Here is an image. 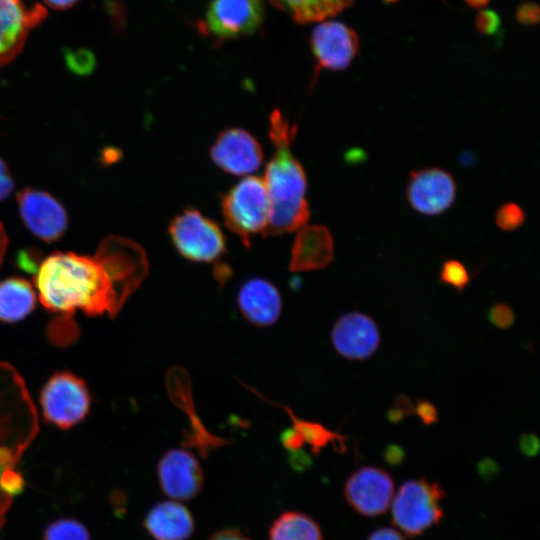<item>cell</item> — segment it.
<instances>
[{
	"mask_svg": "<svg viewBox=\"0 0 540 540\" xmlns=\"http://www.w3.org/2000/svg\"><path fill=\"white\" fill-rule=\"evenodd\" d=\"M148 274L145 251L136 242L108 236L93 255L55 252L36 268L35 287L49 311L72 316H117Z\"/></svg>",
	"mask_w": 540,
	"mask_h": 540,
	"instance_id": "6da1fadb",
	"label": "cell"
},
{
	"mask_svg": "<svg viewBox=\"0 0 540 540\" xmlns=\"http://www.w3.org/2000/svg\"><path fill=\"white\" fill-rule=\"evenodd\" d=\"M296 131V125L290 124L280 110L272 111L268 134L275 152L266 166L263 178L270 203L265 236L295 231L302 228L310 217L309 204L305 198V171L290 150Z\"/></svg>",
	"mask_w": 540,
	"mask_h": 540,
	"instance_id": "7a4b0ae2",
	"label": "cell"
},
{
	"mask_svg": "<svg viewBox=\"0 0 540 540\" xmlns=\"http://www.w3.org/2000/svg\"><path fill=\"white\" fill-rule=\"evenodd\" d=\"M38 430L36 408L23 378L11 364L0 362V531L13 502L4 491V478L16 469Z\"/></svg>",
	"mask_w": 540,
	"mask_h": 540,
	"instance_id": "3957f363",
	"label": "cell"
},
{
	"mask_svg": "<svg viewBox=\"0 0 540 540\" xmlns=\"http://www.w3.org/2000/svg\"><path fill=\"white\" fill-rule=\"evenodd\" d=\"M270 203L262 178L248 176L235 184L221 199L225 225L237 234L243 244L250 237L265 235L269 220Z\"/></svg>",
	"mask_w": 540,
	"mask_h": 540,
	"instance_id": "277c9868",
	"label": "cell"
},
{
	"mask_svg": "<svg viewBox=\"0 0 540 540\" xmlns=\"http://www.w3.org/2000/svg\"><path fill=\"white\" fill-rule=\"evenodd\" d=\"M443 489L436 482L413 479L403 483L391 502L394 525L408 536H418L443 516Z\"/></svg>",
	"mask_w": 540,
	"mask_h": 540,
	"instance_id": "5b68a950",
	"label": "cell"
},
{
	"mask_svg": "<svg viewBox=\"0 0 540 540\" xmlns=\"http://www.w3.org/2000/svg\"><path fill=\"white\" fill-rule=\"evenodd\" d=\"M169 235L177 251L195 262H213L226 251L220 227L197 209L188 207L169 225Z\"/></svg>",
	"mask_w": 540,
	"mask_h": 540,
	"instance_id": "8992f818",
	"label": "cell"
},
{
	"mask_svg": "<svg viewBox=\"0 0 540 540\" xmlns=\"http://www.w3.org/2000/svg\"><path fill=\"white\" fill-rule=\"evenodd\" d=\"M90 403L85 382L69 372L53 374L40 394L43 416L62 429H69L81 422L89 412Z\"/></svg>",
	"mask_w": 540,
	"mask_h": 540,
	"instance_id": "52a82bcc",
	"label": "cell"
},
{
	"mask_svg": "<svg viewBox=\"0 0 540 540\" xmlns=\"http://www.w3.org/2000/svg\"><path fill=\"white\" fill-rule=\"evenodd\" d=\"M262 0H212L206 10L204 31L221 40L255 33L264 20Z\"/></svg>",
	"mask_w": 540,
	"mask_h": 540,
	"instance_id": "ba28073f",
	"label": "cell"
},
{
	"mask_svg": "<svg viewBox=\"0 0 540 540\" xmlns=\"http://www.w3.org/2000/svg\"><path fill=\"white\" fill-rule=\"evenodd\" d=\"M456 191V182L448 171L439 167H425L411 172L406 197L415 211L435 216L453 205Z\"/></svg>",
	"mask_w": 540,
	"mask_h": 540,
	"instance_id": "9c48e42d",
	"label": "cell"
},
{
	"mask_svg": "<svg viewBox=\"0 0 540 540\" xmlns=\"http://www.w3.org/2000/svg\"><path fill=\"white\" fill-rule=\"evenodd\" d=\"M310 47L316 61V72L320 69L338 71L347 68L357 56L359 38L344 23L327 20L313 29Z\"/></svg>",
	"mask_w": 540,
	"mask_h": 540,
	"instance_id": "30bf717a",
	"label": "cell"
},
{
	"mask_svg": "<svg viewBox=\"0 0 540 540\" xmlns=\"http://www.w3.org/2000/svg\"><path fill=\"white\" fill-rule=\"evenodd\" d=\"M348 504L359 514L381 515L390 507L394 497V482L384 470L364 466L353 472L344 486Z\"/></svg>",
	"mask_w": 540,
	"mask_h": 540,
	"instance_id": "8fae6325",
	"label": "cell"
},
{
	"mask_svg": "<svg viewBox=\"0 0 540 540\" xmlns=\"http://www.w3.org/2000/svg\"><path fill=\"white\" fill-rule=\"evenodd\" d=\"M162 491L176 501L195 498L203 488L204 474L195 455L185 449L166 451L157 465Z\"/></svg>",
	"mask_w": 540,
	"mask_h": 540,
	"instance_id": "7c38bea8",
	"label": "cell"
},
{
	"mask_svg": "<svg viewBox=\"0 0 540 540\" xmlns=\"http://www.w3.org/2000/svg\"><path fill=\"white\" fill-rule=\"evenodd\" d=\"M213 162L233 175H246L259 169L263 150L257 139L242 128H227L216 137L210 149Z\"/></svg>",
	"mask_w": 540,
	"mask_h": 540,
	"instance_id": "4fadbf2b",
	"label": "cell"
},
{
	"mask_svg": "<svg viewBox=\"0 0 540 540\" xmlns=\"http://www.w3.org/2000/svg\"><path fill=\"white\" fill-rule=\"evenodd\" d=\"M21 218L26 227L45 242L59 239L67 227V214L63 206L50 194L24 189L17 196Z\"/></svg>",
	"mask_w": 540,
	"mask_h": 540,
	"instance_id": "5bb4252c",
	"label": "cell"
},
{
	"mask_svg": "<svg viewBox=\"0 0 540 540\" xmlns=\"http://www.w3.org/2000/svg\"><path fill=\"white\" fill-rule=\"evenodd\" d=\"M331 340L334 349L350 360L371 357L380 345V331L372 317L352 311L340 316L333 325Z\"/></svg>",
	"mask_w": 540,
	"mask_h": 540,
	"instance_id": "9a60e30c",
	"label": "cell"
},
{
	"mask_svg": "<svg viewBox=\"0 0 540 540\" xmlns=\"http://www.w3.org/2000/svg\"><path fill=\"white\" fill-rule=\"evenodd\" d=\"M41 5L27 6L23 0H0V67L22 50L31 29L44 20Z\"/></svg>",
	"mask_w": 540,
	"mask_h": 540,
	"instance_id": "2e32d148",
	"label": "cell"
},
{
	"mask_svg": "<svg viewBox=\"0 0 540 540\" xmlns=\"http://www.w3.org/2000/svg\"><path fill=\"white\" fill-rule=\"evenodd\" d=\"M167 391L171 399L189 416L190 430L185 436V445L195 447L204 457L211 449H216L227 441L219 438L204 427L195 411L192 397L189 376L181 367H172L166 375Z\"/></svg>",
	"mask_w": 540,
	"mask_h": 540,
	"instance_id": "e0dca14e",
	"label": "cell"
},
{
	"mask_svg": "<svg viewBox=\"0 0 540 540\" xmlns=\"http://www.w3.org/2000/svg\"><path fill=\"white\" fill-rule=\"evenodd\" d=\"M237 305L242 315L253 325L267 327L280 317L282 298L269 280L255 277L247 280L237 294Z\"/></svg>",
	"mask_w": 540,
	"mask_h": 540,
	"instance_id": "ac0fdd59",
	"label": "cell"
},
{
	"mask_svg": "<svg viewBox=\"0 0 540 540\" xmlns=\"http://www.w3.org/2000/svg\"><path fill=\"white\" fill-rule=\"evenodd\" d=\"M334 257V241L330 231L322 225L303 227L291 249L289 268L293 272L325 268Z\"/></svg>",
	"mask_w": 540,
	"mask_h": 540,
	"instance_id": "d6986e66",
	"label": "cell"
},
{
	"mask_svg": "<svg viewBox=\"0 0 540 540\" xmlns=\"http://www.w3.org/2000/svg\"><path fill=\"white\" fill-rule=\"evenodd\" d=\"M144 527L155 540H188L195 530L193 516L176 500L154 505L144 519Z\"/></svg>",
	"mask_w": 540,
	"mask_h": 540,
	"instance_id": "ffe728a7",
	"label": "cell"
},
{
	"mask_svg": "<svg viewBox=\"0 0 540 540\" xmlns=\"http://www.w3.org/2000/svg\"><path fill=\"white\" fill-rule=\"evenodd\" d=\"M37 294L23 278H7L0 282V321L13 323L22 320L35 308Z\"/></svg>",
	"mask_w": 540,
	"mask_h": 540,
	"instance_id": "44dd1931",
	"label": "cell"
},
{
	"mask_svg": "<svg viewBox=\"0 0 540 540\" xmlns=\"http://www.w3.org/2000/svg\"><path fill=\"white\" fill-rule=\"evenodd\" d=\"M300 23L326 20L351 6L354 0H269Z\"/></svg>",
	"mask_w": 540,
	"mask_h": 540,
	"instance_id": "7402d4cb",
	"label": "cell"
},
{
	"mask_svg": "<svg viewBox=\"0 0 540 540\" xmlns=\"http://www.w3.org/2000/svg\"><path fill=\"white\" fill-rule=\"evenodd\" d=\"M269 540H323L319 525L299 511L278 516L269 529Z\"/></svg>",
	"mask_w": 540,
	"mask_h": 540,
	"instance_id": "603a6c76",
	"label": "cell"
},
{
	"mask_svg": "<svg viewBox=\"0 0 540 540\" xmlns=\"http://www.w3.org/2000/svg\"><path fill=\"white\" fill-rule=\"evenodd\" d=\"M290 416L293 424V429L299 434L303 444H308L314 453L333 442H340L342 445L343 437L335 433L318 422L303 420L295 416V414L286 406H281Z\"/></svg>",
	"mask_w": 540,
	"mask_h": 540,
	"instance_id": "cb8c5ba5",
	"label": "cell"
},
{
	"mask_svg": "<svg viewBox=\"0 0 540 540\" xmlns=\"http://www.w3.org/2000/svg\"><path fill=\"white\" fill-rule=\"evenodd\" d=\"M43 540H91L87 528L78 520L59 518L44 531Z\"/></svg>",
	"mask_w": 540,
	"mask_h": 540,
	"instance_id": "d4e9b609",
	"label": "cell"
},
{
	"mask_svg": "<svg viewBox=\"0 0 540 540\" xmlns=\"http://www.w3.org/2000/svg\"><path fill=\"white\" fill-rule=\"evenodd\" d=\"M439 279L442 284L454 287L459 293L465 290L471 280L466 266L456 259L443 262Z\"/></svg>",
	"mask_w": 540,
	"mask_h": 540,
	"instance_id": "484cf974",
	"label": "cell"
},
{
	"mask_svg": "<svg viewBox=\"0 0 540 540\" xmlns=\"http://www.w3.org/2000/svg\"><path fill=\"white\" fill-rule=\"evenodd\" d=\"M525 222V213L516 203L508 202L501 205L495 214V223L499 229L514 231Z\"/></svg>",
	"mask_w": 540,
	"mask_h": 540,
	"instance_id": "4316f807",
	"label": "cell"
},
{
	"mask_svg": "<svg viewBox=\"0 0 540 540\" xmlns=\"http://www.w3.org/2000/svg\"><path fill=\"white\" fill-rule=\"evenodd\" d=\"M490 323L498 329L506 330L513 326L515 313L510 305L504 302L493 304L488 310Z\"/></svg>",
	"mask_w": 540,
	"mask_h": 540,
	"instance_id": "83f0119b",
	"label": "cell"
},
{
	"mask_svg": "<svg viewBox=\"0 0 540 540\" xmlns=\"http://www.w3.org/2000/svg\"><path fill=\"white\" fill-rule=\"evenodd\" d=\"M69 68L75 72L86 73L94 65V57L90 51L85 49L69 50L65 54Z\"/></svg>",
	"mask_w": 540,
	"mask_h": 540,
	"instance_id": "f1b7e54d",
	"label": "cell"
},
{
	"mask_svg": "<svg viewBox=\"0 0 540 540\" xmlns=\"http://www.w3.org/2000/svg\"><path fill=\"white\" fill-rule=\"evenodd\" d=\"M414 414V405L406 395H397L392 406L387 411V420L391 423H399L406 417Z\"/></svg>",
	"mask_w": 540,
	"mask_h": 540,
	"instance_id": "f546056e",
	"label": "cell"
},
{
	"mask_svg": "<svg viewBox=\"0 0 540 540\" xmlns=\"http://www.w3.org/2000/svg\"><path fill=\"white\" fill-rule=\"evenodd\" d=\"M416 414L425 426H430L438 421V411L435 405L428 400H418L414 406Z\"/></svg>",
	"mask_w": 540,
	"mask_h": 540,
	"instance_id": "4dcf8cb0",
	"label": "cell"
},
{
	"mask_svg": "<svg viewBox=\"0 0 540 540\" xmlns=\"http://www.w3.org/2000/svg\"><path fill=\"white\" fill-rule=\"evenodd\" d=\"M476 26L485 34H493L500 26V19L495 12L483 10L476 17Z\"/></svg>",
	"mask_w": 540,
	"mask_h": 540,
	"instance_id": "1f68e13d",
	"label": "cell"
},
{
	"mask_svg": "<svg viewBox=\"0 0 540 540\" xmlns=\"http://www.w3.org/2000/svg\"><path fill=\"white\" fill-rule=\"evenodd\" d=\"M516 17L523 24H535L539 20V8L535 3L522 4L517 9Z\"/></svg>",
	"mask_w": 540,
	"mask_h": 540,
	"instance_id": "d6a6232c",
	"label": "cell"
},
{
	"mask_svg": "<svg viewBox=\"0 0 540 540\" xmlns=\"http://www.w3.org/2000/svg\"><path fill=\"white\" fill-rule=\"evenodd\" d=\"M14 188L13 180L4 161L0 159V201L4 200Z\"/></svg>",
	"mask_w": 540,
	"mask_h": 540,
	"instance_id": "836d02e7",
	"label": "cell"
},
{
	"mask_svg": "<svg viewBox=\"0 0 540 540\" xmlns=\"http://www.w3.org/2000/svg\"><path fill=\"white\" fill-rule=\"evenodd\" d=\"M367 540H405V538L398 530L384 527L373 531Z\"/></svg>",
	"mask_w": 540,
	"mask_h": 540,
	"instance_id": "e575fe53",
	"label": "cell"
},
{
	"mask_svg": "<svg viewBox=\"0 0 540 540\" xmlns=\"http://www.w3.org/2000/svg\"><path fill=\"white\" fill-rule=\"evenodd\" d=\"M208 540H250V538L237 529L226 528L215 532Z\"/></svg>",
	"mask_w": 540,
	"mask_h": 540,
	"instance_id": "d590c367",
	"label": "cell"
},
{
	"mask_svg": "<svg viewBox=\"0 0 540 540\" xmlns=\"http://www.w3.org/2000/svg\"><path fill=\"white\" fill-rule=\"evenodd\" d=\"M520 446L524 453L533 455L538 450V439L532 434L523 435L520 440Z\"/></svg>",
	"mask_w": 540,
	"mask_h": 540,
	"instance_id": "8d00e7d4",
	"label": "cell"
},
{
	"mask_svg": "<svg viewBox=\"0 0 540 540\" xmlns=\"http://www.w3.org/2000/svg\"><path fill=\"white\" fill-rule=\"evenodd\" d=\"M385 455L387 461L397 463L403 458V451L397 445H390L387 447Z\"/></svg>",
	"mask_w": 540,
	"mask_h": 540,
	"instance_id": "74e56055",
	"label": "cell"
},
{
	"mask_svg": "<svg viewBox=\"0 0 540 540\" xmlns=\"http://www.w3.org/2000/svg\"><path fill=\"white\" fill-rule=\"evenodd\" d=\"M44 3L54 9L64 10L75 5L79 0H43Z\"/></svg>",
	"mask_w": 540,
	"mask_h": 540,
	"instance_id": "f35d334b",
	"label": "cell"
},
{
	"mask_svg": "<svg viewBox=\"0 0 540 540\" xmlns=\"http://www.w3.org/2000/svg\"><path fill=\"white\" fill-rule=\"evenodd\" d=\"M6 247H7V238H6L4 228L0 222V265L5 254Z\"/></svg>",
	"mask_w": 540,
	"mask_h": 540,
	"instance_id": "ab89813d",
	"label": "cell"
},
{
	"mask_svg": "<svg viewBox=\"0 0 540 540\" xmlns=\"http://www.w3.org/2000/svg\"><path fill=\"white\" fill-rule=\"evenodd\" d=\"M489 0H465V2L472 7H482L488 3Z\"/></svg>",
	"mask_w": 540,
	"mask_h": 540,
	"instance_id": "60d3db41",
	"label": "cell"
},
{
	"mask_svg": "<svg viewBox=\"0 0 540 540\" xmlns=\"http://www.w3.org/2000/svg\"><path fill=\"white\" fill-rule=\"evenodd\" d=\"M388 1H391V0H388Z\"/></svg>",
	"mask_w": 540,
	"mask_h": 540,
	"instance_id": "b9f144b4",
	"label": "cell"
}]
</instances>
